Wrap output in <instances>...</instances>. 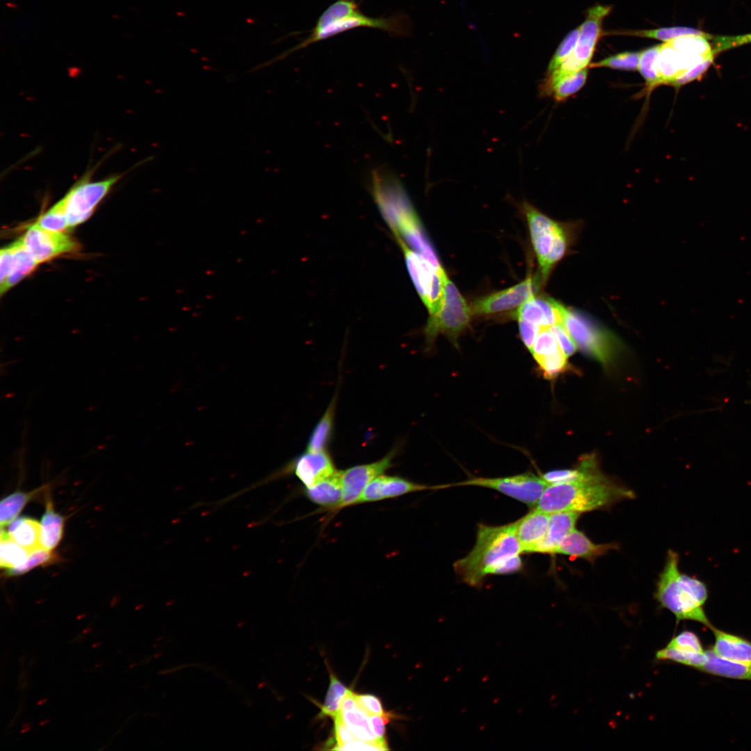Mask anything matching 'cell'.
Here are the masks:
<instances>
[{
	"mask_svg": "<svg viewBox=\"0 0 751 751\" xmlns=\"http://www.w3.org/2000/svg\"><path fill=\"white\" fill-rule=\"evenodd\" d=\"M633 497V491L599 473L581 481L548 485L535 508L549 515L563 511L581 513Z\"/></svg>",
	"mask_w": 751,
	"mask_h": 751,
	"instance_id": "obj_1",
	"label": "cell"
},
{
	"mask_svg": "<svg viewBox=\"0 0 751 751\" xmlns=\"http://www.w3.org/2000/svg\"><path fill=\"white\" fill-rule=\"evenodd\" d=\"M516 524L513 522L498 526L479 525L473 549L453 565L463 582L478 588L487 575L493 574L498 565L522 553L516 534Z\"/></svg>",
	"mask_w": 751,
	"mask_h": 751,
	"instance_id": "obj_2",
	"label": "cell"
},
{
	"mask_svg": "<svg viewBox=\"0 0 751 751\" xmlns=\"http://www.w3.org/2000/svg\"><path fill=\"white\" fill-rule=\"evenodd\" d=\"M679 562V554L669 550L654 597L663 608L673 613L677 622L696 621L711 628L703 608L709 596L707 586L700 579L681 572Z\"/></svg>",
	"mask_w": 751,
	"mask_h": 751,
	"instance_id": "obj_3",
	"label": "cell"
},
{
	"mask_svg": "<svg viewBox=\"0 0 751 751\" xmlns=\"http://www.w3.org/2000/svg\"><path fill=\"white\" fill-rule=\"evenodd\" d=\"M522 208L528 221L531 241L544 279L551 268L565 255L567 237L562 225L553 220L527 202Z\"/></svg>",
	"mask_w": 751,
	"mask_h": 751,
	"instance_id": "obj_4",
	"label": "cell"
},
{
	"mask_svg": "<svg viewBox=\"0 0 751 751\" xmlns=\"http://www.w3.org/2000/svg\"><path fill=\"white\" fill-rule=\"evenodd\" d=\"M471 314L465 300L446 276L439 309L429 316L425 328L427 346H430L440 333L455 344L460 334L467 327Z\"/></svg>",
	"mask_w": 751,
	"mask_h": 751,
	"instance_id": "obj_5",
	"label": "cell"
},
{
	"mask_svg": "<svg viewBox=\"0 0 751 751\" xmlns=\"http://www.w3.org/2000/svg\"><path fill=\"white\" fill-rule=\"evenodd\" d=\"M579 347L590 356L607 364L617 350V339L579 312L565 307L561 323Z\"/></svg>",
	"mask_w": 751,
	"mask_h": 751,
	"instance_id": "obj_6",
	"label": "cell"
},
{
	"mask_svg": "<svg viewBox=\"0 0 751 751\" xmlns=\"http://www.w3.org/2000/svg\"><path fill=\"white\" fill-rule=\"evenodd\" d=\"M396 241L402 250L408 273L417 291L427 307L430 316H433L439 309L447 275L442 268H435L403 241Z\"/></svg>",
	"mask_w": 751,
	"mask_h": 751,
	"instance_id": "obj_7",
	"label": "cell"
},
{
	"mask_svg": "<svg viewBox=\"0 0 751 751\" xmlns=\"http://www.w3.org/2000/svg\"><path fill=\"white\" fill-rule=\"evenodd\" d=\"M122 176L114 175L95 181L85 177L69 190L62 200L70 229L90 217L100 202Z\"/></svg>",
	"mask_w": 751,
	"mask_h": 751,
	"instance_id": "obj_8",
	"label": "cell"
},
{
	"mask_svg": "<svg viewBox=\"0 0 751 751\" xmlns=\"http://www.w3.org/2000/svg\"><path fill=\"white\" fill-rule=\"evenodd\" d=\"M455 485L495 490L532 507L537 505L549 484L541 476L524 473L503 478H474Z\"/></svg>",
	"mask_w": 751,
	"mask_h": 751,
	"instance_id": "obj_9",
	"label": "cell"
},
{
	"mask_svg": "<svg viewBox=\"0 0 751 751\" xmlns=\"http://www.w3.org/2000/svg\"><path fill=\"white\" fill-rule=\"evenodd\" d=\"M362 27L376 29L393 34H401L404 32L403 22L400 17H371L359 11L353 15L337 20L322 29H312L311 33L305 40L287 51L284 55L348 30Z\"/></svg>",
	"mask_w": 751,
	"mask_h": 751,
	"instance_id": "obj_10",
	"label": "cell"
},
{
	"mask_svg": "<svg viewBox=\"0 0 751 751\" xmlns=\"http://www.w3.org/2000/svg\"><path fill=\"white\" fill-rule=\"evenodd\" d=\"M21 239L38 264L78 248L77 243L65 232L44 229L35 223L27 228Z\"/></svg>",
	"mask_w": 751,
	"mask_h": 751,
	"instance_id": "obj_11",
	"label": "cell"
},
{
	"mask_svg": "<svg viewBox=\"0 0 751 751\" xmlns=\"http://www.w3.org/2000/svg\"><path fill=\"white\" fill-rule=\"evenodd\" d=\"M394 455L395 450H392L378 461L340 471L342 499L337 509L357 503L366 487L391 467Z\"/></svg>",
	"mask_w": 751,
	"mask_h": 751,
	"instance_id": "obj_12",
	"label": "cell"
},
{
	"mask_svg": "<svg viewBox=\"0 0 751 751\" xmlns=\"http://www.w3.org/2000/svg\"><path fill=\"white\" fill-rule=\"evenodd\" d=\"M538 284L535 279L529 277L508 289L483 297L474 302L471 313L490 314L521 306L535 296Z\"/></svg>",
	"mask_w": 751,
	"mask_h": 751,
	"instance_id": "obj_13",
	"label": "cell"
},
{
	"mask_svg": "<svg viewBox=\"0 0 751 751\" xmlns=\"http://www.w3.org/2000/svg\"><path fill=\"white\" fill-rule=\"evenodd\" d=\"M656 659L701 669L706 660V655L697 635L684 631L674 636L665 647L658 650Z\"/></svg>",
	"mask_w": 751,
	"mask_h": 751,
	"instance_id": "obj_14",
	"label": "cell"
},
{
	"mask_svg": "<svg viewBox=\"0 0 751 751\" xmlns=\"http://www.w3.org/2000/svg\"><path fill=\"white\" fill-rule=\"evenodd\" d=\"M611 10L609 6L597 5L590 8L584 22L580 26L576 44L570 54L585 68L590 63L600 37L603 19Z\"/></svg>",
	"mask_w": 751,
	"mask_h": 751,
	"instance_id": "obj_15",
	"label": "cell"
},
{
	"mask_svg": "<svg viewBox=\"0 0 751 751\" xmlns=\"http://www.w3.org/2000/svg\"><path fill=\"white\" fill-rule=\"evenodd\" d=\"M286 469L293 471L305 487H312L337 472L332 459L325 451H307L296 458Z\"/></svg>",
	"mask_w": 751,
	"mask_h": 751,
	"instance_id": "obj_16",
	"label": "cell"
},
{
	"mask_svg": "<svg viewBox=\"0 0 751 751\" xmlns=\"http://www.w3.org/2000/svg\"><path fill=\"white\" fill-rule=\"evenodd\" d=\"M430 488L407 479L380 475L373 479L364 490L357 503L373 502L400 496L408 493Z\"/></svg>",
	"mask_w": 751,
	"mask_h": 751,
	"instance_id": "obj_17",
	"label": "cell"
},
{
	"mask_svg": "<svg viewBox=\"0 0 751 751\" xmlns=\"http://www.w3.org/2000/svg\"><path fill=\"white\" fill-rule=\"evenodd\" d=\"M564 309V306L550 298L533 296L519 307L516 317L517 320L549 328L562 323Z\"/></svg>",
	"mask_w": 751,
	"mask_h": 751,
	"instance_id": "obj_18",
	"label": "cell"
},
{
	"mask_svg": "<svg viewBox=\"0 0 751 751\" xmlns=\"http://www.w3.org/2000/svg\"><path fill=\"white\" fill-rule=\"evenodd\" d=\"M614 543L595 544L583 532L574 528L556 549L554 554H562L585 559L590 563L612 549H617Z\"/></svg>",
	"mask_w": 751,
	"mask_h": 751,
	"instance_id": "obj_19",
	"label": "cell"
},
{
	"mask_svg": "<svg viewBox=\"0 0 751 751\" xmlns=\"http://www.w3.org/2000/svg\"><path fill=\"white\" fill-rule=\"evenodd\" d=\"M549 515L535 508L516 522V534L522 552H536L547 533Z\"/></svg>",
	"mask_w": 751,
	"mask_h": 751,
	"instance_id": "obj_20",
	"label": "cell"
},
{
	"mask_svg": "<svg viewBox=\"0 0 751 751\" xmlns=\"http://www.w3.org/2000/svg\"><path fill=\"white\" fill-rule=\"evenodd\" d=\"M580 512L563 511L550 514L544 538L536 552L554 554L565 537L575 528Z\"/></svg>",
	"mask_w": 751,
	"mask_h": 751,
	"instance_id": "obj_21",
	"label": "cell"
},
{
	"mask_svg": "<svg viewBox=\"0 0 751 751\" xmlns=\"http://www.w3.org/2000/svg\"><path fill=\"white\" fill-rule=\"evenodd\" d=\"M715 643L712 650L718 656L751 668V643L739 636L711 627Z\"/></svg>",
	"mask_w": 751,
	"mask_h": 751,
	"instance_id": "obj_22",
	"label": "cell"
},
{
	"mask_svg": "<svg viewBox=\"0 0 751 751\" xmlns=\"http://www.w3.org/2000/svg\"><path fill=\"white\" fill-rule=\"evenodd\" d=\"M12 245L13 253L11 270L6 282L0 286L1 296L32 273L38 265L26 250L21 239L12 243Z\"/></svg>",
	"mask_w": 751,
	"mask_h": 751,
	"instance_id": "obj_23",
	"label": "cell"
},
{
	"mask_svg": "<svg viewBox=\"0 0 751 751\" xmlns=\"http://www.w3.org/2000/svg\"><path fill=\"white\" fill-rule=\"evenodd\" d=\"M305 494L317 505L337 508L342 499L340 471L312 487H305Z\"/></svg>",
	"mask_w": 751,
	"mask_h": 751,
	"instance_id": "obj_24",
	"label": "cell"
},
{
	"mask_svg": "<svg viewBox=\"0 0 751 751\" xmlns=\"http://www.w3.org/2000/svg\"><path fill=\"white\" fill-rule=\"evenodd\" d=\"M8 533L11 539L29 552L42 548L40 523L35 519L24 517L16 518L9 524Z\"/></svg>",
	"mask_w": 751,
	"mask_h": 751,
	"instance_id": "obj_25",
	"label": "cell"
},
{
	"mask_svg": "<svg viewBox=\"0 0 751 751\" xmlns=\"http://www.w3.org/2000/svg\"><path fill=\"white\" fill-rule=\"evenodd\" d=\"M706 660L701 670L718 676L751 680V668L717 655L713 650L706 652Z\"/></svg>",
	"mask_w": 751,
	"mask_h": 751,
	"instance_id": "obj_26",
	"label": "cell"
},
{
	"mask_svg": "<svg viewBox=\"0 0 751 751\" xmlns=\"http://www.w3.org/2000/svg\"><path fill=\"white\" fill-rule=\"evenodd\" d=\"M64 517L54 510L49 496L46 501V508L40 522L42 547L51 551L62 538Z\"/></svg>",
	"mask_w": 751,
	"mask_h": 751,
	"instance_id": "obj_27",
	"label": "cell"
},
{
	"mask_svg": "<svg viewBox=\"0 0 751 751\" xmlns=\"http://www.w3.org/2000/svg\"><path fill=\"white\" fill-rule=\"evenodd\" d=\"M339 717L346 727L357 738L366 742L387 743L376 736L369 715L358 706L347 711H340Z\"/></svg>",
	"mask_w": 751,
	"mask_h": 751,
	"instance_id": "obj_28",
	"label": "cell"
},
{
	"mask_svg": "<svg viewBox=\"0 0 751 751\" xmlns=\"http://www.w3.org/2000/svg\"><path fill=\"white\" fill-rule=\"evenodd\" d=\"M656 67L661 84L671 85L682 73L679 54L668 42L661 45Z\"/></svg>",
	"mask_w": 751,
	"mask_h": 751,
	"instance_id": "obj_29",
	"label": "cell"
},
{
	"mask_svg": "<svg viewBox=\"0 0 751 751\" xmlns=\"http://www.w3.org/2000/svg\"><path fill=\"white\" fill-rule=\"evenodd\" d=\"M40 487L29 492H15L3 498L0 503V523L1 526L10 524L34 496L42 490Z\"/></svg>",
	"mask_w": 751,
	"mask_h": 751,
	"instance_id": "obj_30",
	"label": "cell"
},
{
	"mask_svg": "<svg viewBox=\"0 0 751 751\" xmlns=\"http://www.w3.org/2000/svg\"><path fill=\"white\" fill-rule=\"evenodd\" d=\"M335 402V400L331 401L327 410L312 431L307 446V451H325L333 428Z\"/></svg>",
	"mask_w": 751,
	"mask_h": 751,
	"instance_id": "obj_31",
	"label": "cell"
},
{
	"mask_svg": "<svg viewBox=\"0 0 751 751\" xmlns=\"http://www.w3.org/2000/svg\"><path fill=\"white\" fill-rule=\"evenodd\" d=\"M588 76L586 68L565 76L542 91L552 94L556 101H563L579 91L585 84Z\"/></svg>",
	"mask_w": 751,
	"mask_h": 751,
	"instance_id": "obj_32",
	"label": "cell"
},
{
	"mask_svg": "<svg viewBox=\"0 0 751 751\" xmlns=\"http://www.w3.org/2000/svg\"><path fill=\"white\" fill-rule=\"evenodd\" d=\"M661 45H656L640 51L638 69L645 81L648 93L661 85L656 67V58Z\"/></svg>",
	"mask_w": 751,
	"mask_h": 751,
	"instance_id": "obj_33",
	"label": "cell"
},
{
	"mask_svg": "<svg viewBox=\"0 0 751 751\" xmlns=\"http://www.w3.org/2000/svg\"><path fill=\"white\" fill-rule=\"evenodd\" d=\"M343 683L332 673L330 674V684L321 707V713L333 719L339 716L342 701L348 691Z\"/></svg>",
	"mask_w": 751,
	"mask_h": 751,
	"instance_id": "obj_34",
	"label": "cell"
},
{
	"mask_svg": "<svg viewBox=\"0 0 751 751\" xmlns=\"http://www.w3.org/2000/svg\"><path fill=\"white\" fill-rule=\"evenodd\" d=\"M30 554L11 538L1 540L0 565L7 570L19 567L27 561Z\"/></svg>",
	"mask_w": 751,
	"mask_h": 751,
	"instance_id": "obj_35",
	"label": "cell"
},
{
	"mask_svg": "<svg viewBox=\"0 0 751 751\" xmlns=\"http://www.w3.org/2000/svg\"><path fill=\"white\" fill-rule=\"evenodd\" d=\"M359 11L360 10L355 1L338 0L331 4L321 15L313 30L322 29L337 20L353 15Z\"/></svg>",
	"mask_w": 751,
	"mask_h": 751,
	"instance_id": "obj_36",
	"label": "cell"
},
{
	"mask_svg": "<svg viewBox=\"0 0 751 751\" xmlns=\"http://www.w3.org/2000/svg\"><path fill=\"white\" fill-rule=\"evenodd\" d=\"M35 223L40 227L49 231L65 232L70 230L63 200H60L40 216Z\"/></svg>",
	"mask_w": 751,
	"mask_h": 751,
	"instance_id": "obj_37",
	"label": "cell"
},
{
	"mask_svg": "<svg viewBox=\"0 0 751 751\" xmlns=\"http://www.w3.org/2000/svg\"><path fill=\"white\" fill-rule=\"evenodd\" d=\"M567 357L561 349L556 353L535 359L540 371L547 379H553L567 368Z\"/></svg>",
	"mask_w": 751,
	"mask_h": 751,
	"instance_id": "obj_38",
	"label": "cell"
},
{
	"mask_svg": "<svg viewBox=\"0 0 751 751\" xmlns=\"http://www.w3.org/2000/svg\"><path fill=\"white\" fill-rule=\"evenodd\" d=\"M633 35L645 37L649 38L656 39L665 42H668L677 37L685 35H703L705 34L702 31L688 27H668V28H660L651 30H641L633 31L630 33Z\"/></svg>",
	"mask_w": 751,
	"mask_h": 751,
	"instance_id": "obj_39",
	"label": "cell"
},
{
	"mask_svg": "<svg viewBox=\"0 0 751 751\" xmlns=\"http://www.w3.org/2000/svg\"><path fill=\"white\" fill-rule=\"evenodd\" d=\"M640 52L626 51L609 56L592 65V67H605L624 70H636Z\"/></svg>",
	"mask_w": 751,
	"mask_h": 751,
	"instance_id": "obj_40",
	"label": "cell"
},
{
	"mask_svg": "<svg viewBox=\"0 0 751 751\" xmlns=\"http://www.w3.org/2000/svg\"><path fill=\"white\" fill-rule=\"evenodd\" d=\"M557 341L549 328H542L538 334L531 350L533 358H537L554 354L559 350Z\"/></svg>",
	"mask_w": 751,
	"mask_h": 751,
	"instance_id": "obj_41",
	"label": "cell"
},
{
	"mask_svg": "<svg viewBox=\"0 0 751 751\" xmlns=\"http://www.w3.org/2000/svg\"><path fill=\"white\" fill-rule=\"evenodd\" d=\"M54 558L55 556L51 551L44 548H39L31 552L29 559L24 564L17 567L8 569L6 573L9 576L22 574L37 566L49 563L54 561Z\"/></svg>",
	"mask_w": 751,
	"mask_h": 751,
	"instance_id": "obj_42",
	"label": "cell"
},
{
	"mask_svg": "<svg viewBox=\"0 0 751 751\" xmlns=\"http://www.w3.org/2000/svg\"><path fill=\"white\" fill-rule=\"evenodd\" d=\"M580 31V26L570 31L563 39L552 57L548 67V73L556 70L574 49Z\"/></svg>",
	"mask_w": 751,
	"mask_h": 751,
	"instance_id": "obj_43",
	"label": "cell"
},
{
	"mask_svg": "<svg viewBox=\"0 0 751 751\" xmlns=\"http://www.w3.org/2000/svg\"><path fill=\"white\" fill-rule=\"evenodd\" d=\"M549 329L555 337L559 347L567 357L576 352V344L561 323L555 324L549 327Z\"/></svg>",
	"mask_w": 751,
	"mask_h": 751,
	"instance_id": "obj_44",
	"label": "cell"
},
{
	"mask_svg": "<svg viewBox=\"0 0 751 751\" xmlns=\"http://www.w3.org/2000/svg\"><path fill=\"white\" fill-rule=\"evenodd\" d=\"M359 706L366 712L369 716L371 714H385L380 700L373 695L362 694L357 695Z\"/></svg>",
	"mask_w": 751,
	"mask_h": 751,
	"instance_id": "obj_45",
	"label": "cell"
},
{
	"mask_svg": "<svg viewBox=\"0 0 751 751\" xmlns=\"http://www.w3.org/2000/svg\"><path fill=\"white\" fill-rule=\"evenodd\" d=\"M518 322L522 340L526 347L531 350L538 334L542 328L522 320H518Z\"/></svg>",
	"mask_w": 751,
	"mask_h": 751,
	"instance_id": "obj_46",
	"label": "cell"
},
{
	"mask_svg": "<svg viewBox=\"0 0 751 751\" xmlns=\"http://www.w3.org/2000/svg\"><path fill=\"white\" fill-rule=\"evenodd\" d=\"M337 750H388L387 744L382 743L366 742L360 739L333 748Z\"/></svg>",
	"mask_w": 751,
	"mask_h": 751,
	"instance_id": "obj_47",
	"label": "cell"
},
{
	"mask_svg": "<svg viewBox=\"0 0 751 751\" xmlns=\"http://www.w3.org/2000/svg\"><path fill=\"white\" fill-rule=\"evenodd\" d=\"M13 245L12 243L5 246L1 250L0 252V286H3L8 279L10 270L11 264L13 259Z\"/></svg>",
	"mask_w": 751,
	"mask_h": 751,
	"instance_id": "obj_48",
	"label": "cell"
},
{
	"mask_svg": "<svg viewBox=\"0 0 751 751\" xmlns=\"http://www.w3.org/2000/svg\"><path fill=\"white\" fill-rule=\"evenodd\" d=\"M336 747L350 743L357 738L343 723L339 716L334 719Z\"/></svg>",
	"mask_w": 751,
	"mask_h": 751,
	"instance_id": "obj_49",
	"label": "cell"
},
{
	"mask_svg": "<svg viewBox=\"0 0 751 751\" xmlns=\"http://www.w3.org/2000/svg\"><path fill=\"white\" fill-rule=\"evenodd\" d=\"M522 567V560L519 555L512 556L499 565H498L493 572V574H505L515 573L520 570Z\"/></svg>",
	"mask_w": 751,
	"mask_h": 751,
	"instance_id": "obj_50",
	"label": "cell"
},
{
	"mask_svg": "<svg viewBox=\"0 0 751 751\" xmlns=\"http://www.w3.org/2000/svg\"><path fill=\"white\" fill-rule=\"evenodd\" d=\"M369 717L373 730L377 738L381 741H386L385 738V725L389 720V714H371Z\"/></svg>",
	"mask_w": 751,
	"mask_h": 751,
	"instance_id": "obj_51",
	"label": "cell"
},
{
	"mask_svg": "<svg viewBox=\"0 0 751 751\" xmlns=\"http://www.w3.org/2000/svg\"><path fill=\"white\" fill-rule=\"evenodd\" d=\"M736 42L738 45L751 42V34L736 36Z\"/></svg>",
	"mask_w": 751,
	"mask_h": 751,
	"instance_id": "obj_52",
	"label": "cell"
},
{
	"mask_svg": "<svg viewBox=\"0 0 751 751\" xmlns=\"http://www.w3.org/2000/svg\"><path fill=\"white\" fill-rule=\"evenodd\" d=\"M47 700V699L40 700L39 702H38V704L40 705V704H42L44 702H46Z\"/></svg>",
	"mask_w": 751,
	"mask_h": 751,
	"instance_id": "obj_53",
	"label": "cell"
},
{
	"mask_svg": "<svg viewBox=\"0 0 751 751\" xmlns=\"http://www.w3.org/2000/svg\"><path fill=\"white\" fill-rule=\"evenodd\" d=\"M49 721V720H43L40 723V725H42L44 724H46V722H47Z\"/></svg>",
	"mask_w": 751,
	"mask_h": 751,
	"instance_id": "obj_54",
	"label": "cell"
},
{
	"mask_svg": "<svg viewBox=\"0 0 751 751\" xmlns=\"http://www.w3.org/2000/svg\"><path fill=\"white\" fill-rule=\"evenodd\" d=\"M29 729H30V728H29V727H28V728H26V729H25L24 730H22V731H21V733H24V732H26V731H28V730H29Z\"/></svg>",
	"mask_w": 751,
	"mask_h": 751,
	"instance_id": "obj_55",
	"label": "cell"
},
{
	"mask_svg": "<svg viewBox=\"0 0 751 751\" xmlns=\"http://www.w3.org/2000/svg\"><path fill=\"white\" fill-rule=\"evenodd\" d=\"M90 630H91V629H90V628L88 629V628L87 629L84 630V631H83V633H86V632H88V631H90Z\"/></svg>",
	"mask_w": 751,
	"mask_h": 751,
	"instance_id": "obj_56",
	"label": "cell"
},
{
	"mask_svg": "<svg viewBox=\"0 0 751 751\" xmlns=\"http://www.w3.org/2000/svg\"><path fill=\"white\" fill-rule=\"evenodd\" d=\"M100 644H101L100 643H98L94 644V645H92V647H97V646L99 645Z\"/></svg>",
	"mask_w": 751,
	"mask_h": 751,
	"instance_id": "obj_57",
	"label": "cell"
},
{
	"mask_svg": "<svg viewBox=\"0 0 751 751\" xmlns=\"http://www.w3.org/2000/svg\"><path fill=\"white\" fill-rule=\"evenodd\" d=\"M353 1H355V0H353Z\"/></svg>",
	"mask_w": 751,
	"mask_h": 751,
	"instance_id": "obj_58",
	"label": "cell"
}]
</instances>
